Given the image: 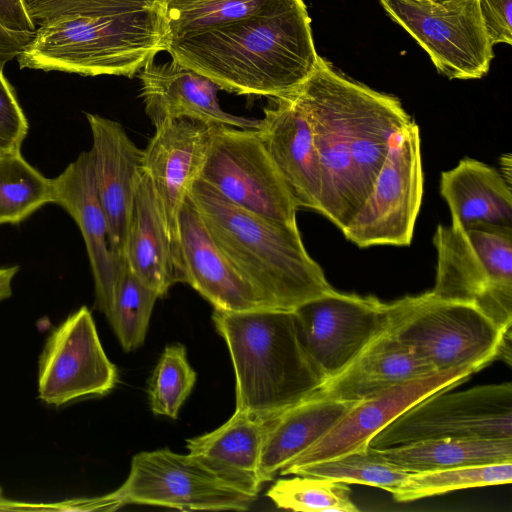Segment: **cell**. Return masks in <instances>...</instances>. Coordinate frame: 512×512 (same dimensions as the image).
I'll return each mask as SVG.
<instances>
[{"mask_svg":"<svg viewBox=\"0 0 512 512\" xmlns=\"http://www.w3.org/2000/svg\"><path fill=\"white\" fill-rule=\"evenodd\" d=\"M285 95L310 125L321 176L319 213L342 231L372 191L395 135L412 119L398 98L347 78L322 57Z\"/></svg>","mask_w":512,"mask_h":512,"instance_id":"obj_1","label":"cell"},{"mask_svg":"<svg viewBox=\"0 0 512 512\" xmlns=\"http://www.w3.org/2000/svg\"><path fill=\"white\" fill-rule=\"evenodd\" d=\"M310 23L303 0H269L245 18L170 40L164 51L221 90L278 98L318 66Z\"/></svg>","mask_w":512,"mask_h":512,"instance_id":"obj_2","label":"cell"},{"mask_svg":"<svg viewBox=\"0 0 512 512\" xmlns=\"http://www.w3.org/2000/svg\"><path fill=\"white\" fill-rule=\"evenodd\" d=\"M188 196L216 245L270 310L294 311L334 289L298 226L242 209L200 178Z\"/></svg>","mask_w":512,"mask_h":512,"instance_id":"obj_3","label":"cell"},{"mask_svg":"<svg viewBox=\"0 0 512 512\" xmlns=\"http://www.w3.org/2000/svg\"><path fill=\"white\" fill-rule=\"evenodd\" d=\"M212 320L231 356L235 410L268 419L325 382L301 343L293 311L214 309Z\"/></svg>","mask_w":512,"mask_h":512,"instance_id":"obj_4","label":"cell"},{"mask_svg":"<svg viewBox=\"0 0 512 512\" xmlns=\"http://www.w3.org/2000/svg\"><path fill=\"white\" fill-rule=\"evenodd\" d=\"M164 48L160 7L52 18L38 25L17 58L20 68L132 77Z\"/></svg>","mask_w":512,"mask_h":512,"instance_id":"obj_5","label":"cell"},{"mask_svg":"<svg viewBox=\"0 0 512 512\" xmlns=\"http://www.w3.org/2000/svg\"><path fill=\"white\" fill-rule=\"evenodd\" d=\"M431 292L475 305L504 333L512 326V230L438 225Z\"/></svg>","mask_w":512,"mask_h":512,"instance_id":"obj_6","label":"cell"},{"mask_svg":"<svg viewBox=\"0 0 512 512\" xmlns=\"http://www.w3.org/2000/svg\"><path fill=\"white\" fill-rule=\"evenodd\" d=\"M388 328L433 371L496 359L505 337L475 305L440 298L431 291L388 303Z\"/></svg>","mask_w":512,"mask_h":512,"instance_id":"obj_7","label":"cell"},{"mask_svg":"<svg viewBox=\"0 0 512 512\" xmlns=\"http://www.w3.org/2000/svg\"><path fill=\"white\" fill-rule=\"evenodd\" d=\"M442 390L405 410L372 437L384 449L436 438L512 439V385H478Z\"/></svg>","mask_w":512,"mask_h":512,"instance_id":"obj_8","label":"cell"},{"mask_svg":"<svg viewBox=\"0 0 512 512\" xmlns=\"http://www.w3.org/2000/svg\"><path fill=\"white\" fill-rule=\"evenodd\" d=\"M199 178L242 209L297 226L298 206L258 129L212 126Z\"/></svg>","mask_w":512,"mask_h":512,"instance_id":"obj_9","label":"cell"},{"mask_svg":"<svg viewBox=\"0 0 512 512\" xmlns=\"http://www.w3.org/2000/svg\"><path fill=\"white\" fill-rule=\"evenodd\" d=\"M390 18L427 52L449 79L486 75L493 45L485 30L479 0H379Z\"/></svg>","mask_w":512,"mask_h":512,"instance_id":"obj_10","label":"cell"},{"mask_svg":"<svg viewBox=\"0 0 512 512\" xmlns=\"http://www.w3.org/2000/svg\"><path fill=\"white\" fill-rule=\"evenodd\" d=\"M111 493L125 505L209 511H245L257 497L197 457L167 448L136 454L127 479Z\"/></svg>","mask_w":512,"mask_h":512,"instance_id":"obj_11","label":"cell"},{"mask_svg":"<svg viewBox=\"0 0 512 512\" xmlns=\"http://www.w3.org/2000/svg\"><path fill=\"white\" fill-rule=\"evenodd\" d=\"M419 127L411 121L394 137L365 203L342 230L360 248L408 246L423 197Z\"/></svg>","mask_w":512,"mask_h":512,"instance_id":"obj_12","label":"cell"},{"mask_svg":"<svg viewBox=\"0 0 512 512\" xmlns=\"http://www.w3.org/2000/svg\"><path fill=\"white\" fill-rule=\"evenodd\" d=\"M293 313L301 343L325 381L345 369L388 325V303L335 289Z\"/></svg>","mask_w":512,"mask_h":512,"instance_id":"obj_13","label":"cell"},{"mask_svg":"<svg viewBox=\"0 0 512 512\" xmlns=\"http://www.w3.org/2000/svg\"><path fill=\"white\" fill-rule=\"evenodd\" d=\"M117 380V368L107 357L86 306L52 330L38 365V394L44 403L59 407L79 398L102 396Z\"/></svg>","mask_w":512,"mask_h":512,"instance_id":"obj_14","label":"cell"},{"mask_svg":"<svg viewBox=\"0 0 512 512\" xmlns=\"http://www.w3.org/2000/svg\"><path fill=\"white\" fill-rule=\"evenodd\" d=\"M479 370L477 366L468 365L433 372L360 400L321 439L285 467L367 451L372 437L405 410L431 394L453 389Z\"/></svg>","mask_w":512,"mask_h":512,"instance_id":"obj_15","label":"cell"},{"mask_svg":"<svg viewBox=\"0 0 512 512\" xmlns=\"http://www.w3.org/2000/svg\"><path fill=\"white\" fill-rule=\"evenodd\" d=\"M211 127L189 119L165 120L143 149V171L152 185L172 242L180 253L178 216L207 154ZM181 255V254H180Z\"/></svg>","mask_w":512,"mask_h":512,"instance_id":"obj_16","label":"cell"},{"mask_svg":"<svg viewBox=\"0 0 512 512\" xmlns=\"http://www.w3.org/2000/svg\"><path fill=\"white\" fill-rule=\"evenodd\" d=\"M92 135L89 150L98 198L104 210L111 248L125 262L128 225L135 194L144 174L143 150L123 126L97 114H86Z\"/></svg>","mask_w":512,"mask_h":512,"instance_id":"obj_17","label":"cell"},{"mask_svg":"<svg viewBox=\"0 0 512 512\" xmlns=\"http://www.w3.org/2000/svg\"><path fill=\"white\" fill-rule=\"evenodd\" d=\"M52 203L74 219L85 242L95 286V305L106 313L126 263L112 251L104 210L95 187L90 152H82L52 179Z\"/></svg>","mask_w":512,"mask_h":512,"instance_id":"obj_18","label":"cell"},{"mask_svg":"<svg viewBox=\"0 0 512 512\" xmlns=\"http://www.w3.org/2000/svg\"><path fill=\"white\" fill-rule=\"evenodd\" d=\"M178 234L184 283L214 309L229 312L270 310L216 245L189 196L179 212Z\"/></svg>","mask_w":512,"mask_h":512,"instance_id":"obj_19","label":"cell"},{"mask_svg":"<svg viewBox=\"0 0 512 512\" xmlns=\"http://www.w3.org/2000/svg\"><path fill=\"white\" fill-rule=\"evenodd\" d=\"M153 60L140 70L139 78L145 112L154 127L165 120L189 119L207 126L261 128V119L224 111L217 98L220 87L210 79L173 60Z\"/></svg>","mask_w":512,"mask_h":512,"instance_id":"obj_20","label":"cell"},{"mask_svg":"<svg viewBox=\"0 0 512 512\" xmlns=\"http://www.w3.org/2000/svg\"><path fill=\"white\" fill-rule=\"evenodd\" d=\"M273 99L258 129L263 144L298 208L319 213L321 176L310 125L290 97Z\"/></svg>","mask_w":512,"mask_h":512,"instance_id":"obj_21","label":"cell"},{"mask_svg":"<svg viewBox=\"0 0 512 512\" xmlns=\"http://www.w3.org/2000/svg\"><path fill=\"white\" fill-rule=\"evenodd\" d=\"M125 263L159 298L164 297L174 284L184 283L181 255L172 242L145 173L138 185L130 216Z\"/></svg>","mask_w":512,"mask_h":512,"instance_id":"obj_22","label":"cell"},{"mask_svg":"<svg viewBox=\"0 0 512 512\" xmlns=\"http://www.w3.org/2000/svg\"><path fill=\"white\" fill-rule=\"evenodd\" d=\"M433 371L388 328L313 396L356 403Z\"/></svg>","mask_w":512,"mask_h":512,"instance_id":"obj_23","label":"cell"},{"mask_svg":"<svg viewBox=\"0 0 512 512\" xmlns=\"http://www.w3.org/2000/svg\"><path fill=\"white\" fill-rule=\"evenodd\" d=\"M440 193L450 209L451 222L463 228L512 230L511 185L494 167L463 158L441 173Z\"/></svg>","mask_w":512,"mask_h":512,"instance_id":"obj_24","label":"cell"},{"mask_svg":"<svg viewBox=\"0 0 512 512\" xmlns=\"http://www.w3.org/2000/svg\"><path fill=\"white\" fill-rule=\"evenodd\" d=\"M353 404L312 395L269 418L258 468L261 484L321 439Z\"/></svg>","mask_w":512,"mask_h":512,"instance_id":"obj_25","label":"cell"},{"mask_svg":"<svg viewBox=\"0 0 512 512\" xmlns=\"http://www.w3.org/2000/svg\"><path fill=\"white\" fill-rule=\"evenodd\" d=\"M268 419L235 410L217 429L188 439L186 448L212 470L258 495L262 486L258 468Z\"/></svg>","mask_w":512,"mask_h":512,"instance_id":"obj_26","label":"cell"},{"mask_svg":"<svg viewBox=\"0 0 512 512\" xmlns=\"http://www.w3.org/2000/svg\"><path fill=\"white\" fill-rule=\"evenodd\" d=\"M370 449L407 473L512 461V439L436 438Z\"/></svg>","mask_w":512,"mask_h":512,"instance_id":"obj_27","label":"cell"},{"mask_svg":"<svg viewBox=\"0 0 512 512\" xmlns=\"http://www.w3.org/2000/svg\"><path fill=\"white\" fill-rule=\"evenodd\" d=\"M52 179L22 156L21 150L0 152V225L17 224L52 203Z\"/></svg>","mask_w":512,"mask_h":512,"instance_id":"obj_28","label":"cell"},{"mask_svg":"<svg viewBox=\"0 0 512 512\" xmlns=\"http://www.w3.org/2000/svg\"><path fill=\"white\" fill-rule=\"evenodd\" d=\"M511 481L512 461H509L409 473L390 493L397 502H411L452 491L508 484Z\"/></svg>","mask_w":512,"mask_h":512,"instance_id":"obj_29","label":"cell"},{"mask_svg":"<svg viewBox=\"0 0 512 512\" xmlns=\"http://www.w3.org/2000/svg\"><path fill=\"white\" fill-rule=\"evenodd\" d=\"M268 1L162 0L165 44L186 34L245 18L258 12Z\"/></svg>","mask_w":512,"mask_h":512,"instance_id":"obj_30","label":"cell"},{"mask_svg":"<svg viewBox=\"0 0 512 512\" xmlns=\"http://www.w3.org/2000/svg\"><path fill=\"white\" fill-rule=\"evenodd\" d=\"M409 473L398 469L375 454L370 448L331 459L295 467H285L279 475H304L326 478L346 484H363L391 492Z\"/></svg>","mask_w":512,"mask_h":512,"instance_id":"obj_31","label":"cell"},{"mask_svg":"<svg viewBox=\"0 0 512 512\" xmlns=\"http://www.w3.org/2000/svg\"><path fill=\"white\" fill-rule=\"evenodd\" d=\"M158 298L126 265L105 313L125 352L133 351L143 344Z\"/></svg>","mask_w":512,"mask_h":512,"instance_id":"obj_32","label":"cell"},{"mask_svg":"<svg viewBox=\"0 0 512 512\" xmlns=\"http://www.w3.org/2000/svg\"><path fill=\"white\" fill-rule=\"evenodd\" d=\"M279 479L267 496L281 509L298 512H358L348 484L326 478L294 475Z\"/></svg>","mask_w":512,"mask_h":512,"instance_id":"obj_33","label":"cell"},{"mask_svg":"<svg viewBox=\"0 0 512 512\" xmlns=\"http://www.w3.org/2000/svg\"><path fill=\"white\" fill-rule=\"evenodd\" d=\"M195 382L196 373L189 364L185 346L180 343L167 345L149 381L152 412L176 419Z\"/></svg>","mask_w":512,"mask_h":512,"instance_id":"obj_34","label":"cell"},{"mask_svg":"<svg viewBox=\"0 0 512 512\" xmlns=\"http://www.w3.org/2000/svg\"><path fill=\"white\" fill-rule=\"evenodd\" d=\"M23 2L37 26L64 15H108L160 8L162 0H23Z\"/></svg>","mask_w":512,"mask_h":512,"instance_id":"obj_35","label":"cell"},{"mask_svg":"<svg viewBox=\"0 0 512 512\" xmlns=\"http://www.w3.org/2000/svg\"><path fill=\"white\" fill-rule=\"evenodd\" d=\"M28 121L14 88L0 69V152L21 150Z\"/></svg>","mask_w":512,"mask_h":512,"instance_id":"obj_36","label":"cell"},{"mask_svg":"<svg viewBox=\"0 0 512 512\" xmlns=\"http://www.w3.org/2000/svg\"><path fill=\"white\" fill-rule=\"evenodd\" d=\"M485 30L491 44L512 43V0H479Z\"/></svg>","mask_w":512,"mask_h":512,"instance_id":"obj_37","label":"cell"},{"mask_svg":"<svg viewBox=\"0 0 512 512\" xmlns=\"http://www.w3.org/2000/svg\"><path fill=\"white\" fill-rule=\"evenodd\" d=\"M0 24L16 32L34 33L37 28L23 0H0Z\"/></svg>","mask_w":512,"mask_h":512,"instance_id":"obj_38","label":"cell"},{"mask_svg":"<svg viewBox=\"0 0 512 512\" xmlns=\"http://www.w3.org/2000/svg\"><path fill=\"white\" fill-rule=\"evenodd\" d=\"M34 33L16 32L0 24V69L18 57L32 39Z\"/></svg>","mask_w":512,"mask_h":512,"instance_id":"obj_39","label":"cell"},{"mask_svg":"<svg viewBox=\"0 0 512 512\" xmlns=\"http://www.w3.org/2000/svg\"><path fill=\"white\" fill-rule=\"evenodd\" d=\"M17 271L16 266L0 268V302L11 296L12 281Z\"/></svg>","mask_w":512,"mask_h":512,"instance_id":"obj_40","label":"cell"}]
</instances>
